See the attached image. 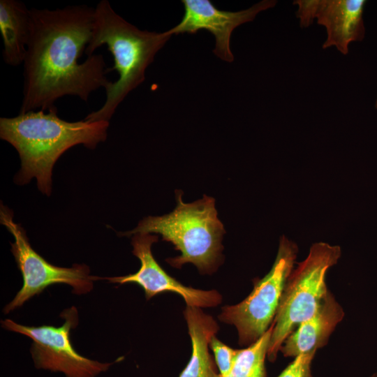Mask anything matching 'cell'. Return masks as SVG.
Returning a JSON list of instances; mask_svg holds the SVG:
<instances>
[{
  "label": "cell",
  "instance_id": "9a60e30c",
  "mask_svg": "<svg viewBox=\"0 0 377 377\" xmlns=\"http://www.w3.org/2000/svg\"><path fill=\"white\" fill-rule=\"evenodd\" d=\"M273 323L267 332L248 347L237 350L232 368L226 377H266L265 360L267 355ZM214 377H221L216 374Z\"/></svg>",
  "mask_w": 377,
  "mask_h": 377
},
{
  "label": "cell",
  "instance_id": "52a82bcc",
  "mask_svg": "<svg viewBox=\"0 0 377 377\" xmlns=\"http://www.w3.org/2000/svg\"><path fill=\"white\" fill-rule=\"evenodd\" d=\"M0 221L14 237V242L10 243L11 252L23 279L22 288L4 307V313L22 306L51 285L67 284L77 295L91 290L93 281L96 279L89 275L87 265L76 264L71 267H61L50 264L34 250L24 228L14 221L13 212L2 204Z\"/></svg>",
  "mask_w": 377,
  "mask_h": 377
},
{
  "label": "cell",
  "instance_id": "30bf717a",
  "mask_svg": "<svg viewBox=\"0 0 377 377\" xmlns=\"http://www.w3.org/2000/svg\"><path fill=\"white\" fill-rule=\"evenodd\" d=\"M184 13L181 22L168 30L170 35L194 34L200 30L210 32L215 38L213 52L221 59L232 62L234 56L230 41L233 30L242 24L253 21L260 12L273 8L274 0L261 1L249 8L237 12L217 8L209 0H182Z\"/></svg>",
  "mask_w": 377,
  "mask_h": 377
},
{
  "label": "cell",
  "instance_id": "ba28073f",
  "mask_svg": "<svg viewBox=\"0 0 377 377\" xmlns=\"http://www.w3.org/2000/svg\"><path fill=\"white\" fill-rule=\"evenodd\" d=\"M61 327H38L20 325L12 320H1L6 330L22 334L33 341L31 354L37 369L61 372L66 377H96L108 369L113 362L102 363L80 355L73 347L71 330L78 323L77 311L72 306L61 313Z\"/></svg>",
  "mask_w": 377,
  "mask_h": 377
},
{
  "label": "cell",
  "instance_id": "7c38bea8",
  "mask_svg": "<svg viewBox=\"0 0 377 377\" xmlns=\"http://www.w3.org/2000/svg\"><path fill=\"white\" fill-rule=\"evenodd\" d=\"M344 312L334 297L328 292L315 313L300 323L286 339L280 351L284 357H294L316 353L324 346Z\"/></svg>",
  "mask_w": 377,
  "mask_h": 377
},
{
  "label": "cell",
  "instance_id": "3957f363",
  "mask_svg": "<svg viewBox=\"0 0 377 377\" xmlns=\"http://www.w3.org/2000/svg\"><path fill=\"white\" fill-rule=\"evenodd\" d=\"M171 36L168 31L140 30L118 15L108 1H99L94 8L92 36L84 52L90 57L97 48L106 45L114 59V66L108 72L117 71L119 79L105 89L103 106L84 119L109 121L129 92L145 81L147 68Z\"/></svg>",
  "mask_w": 377,
  "mask_h": 377
},
{
  "label": "cell",
  "instance_id": "2e32d148",
  "mask_svg": "<svg viewBox=\"0 0 377 377\" xmlns=\"http://www.w3.org/2000/svg\"><path fill=\"white\" fill-rule=\"evenodd\" d=\"M209 347L214 354L216 364L219 370V374L221 377H226L232 368L237 350L224 344L216 336L212 338Z\"/></svg>",
  "mask_w": 377,
  "mask_h": 377
},
{
  "label": "cell",
  "instance_id": "8fae6325",
  "mask_svg": "<svg viewBox=\"0 0 377 377\" xmlns=\"http://www.w3.org/2000/svg\"><path fill=\"white\" fill-rule=\"evenodd\" d=\"M364 0H297L294 4L300 26L309 27L314 19L327 31L325 49L334 46L343 54L348 52L349 44L361 41L364 36L363 11Z\"/></svg>",
  "mask_w": 377,
  "mask_h": 377
},
{
  "label": "cell",
  "instance_id": "d6986e66",
  "mask_svg": "<svg viewBox=\"0 0 377 377\" xmlns=\"http://www.w3.org/2000/svg\"><path fill=\"white\" fill-rule=\"evenodd\" d=\"M376 108L377 109V98H376Z\"/></svg>",
  "mask_w": 377,
  "mask_h": 377
},
{
  "label": "cell",
  "instance_id": "9c48e42d",
  "mask_svg": "<svg viewBox=\"0 0 377 377\" xmlns=\"http://www.w3.org/2000/svg\"><path fill=\"white\" fill-rule=\"evenodd\" d=\"M158 236L151 234H135L132 237L133 253L140 261L139 270L122 276L108 277L111 283L125 284L133 283L142 287L147 300L163 292L179 294L186 306L214 307L222 300L221 294L215 290H204L186 286L170 276L156 262L151 253V245L158 241Z\"/></svg>",
  "mask_w": 377,
  "mask_h": 377
},
{
  "label": "cell",
  "instance_id": "277c9868",
  "mask_svg": "<svg viewBox=\"0 0 377 377\" xmlns=\"http://www.w3.org/2000/svg\"><path fill=\"white\" fill-rule=\"evenodd\" d=\"M183 193L176 191L177 205L170 213L161 216H147L132 230L121 236L135 234H160L162 239L171 242L181 255L167 259L174 267L192 263L200 272H214L221 261V244L225 233L218 219L215 200L206 195L191 203L182 200Z\"/></svg>",
  "mask_w": 377,
  "mask_h": 377
},
{
  "label": "cell",
  "instance_id": "4fadbf2b",
  "mask_svg": "<svg viewBox=\"0 0 377 377\" xmlns=\"http://www.w3.org/2000/svg\"><path fill=\"white\" fill-rule=\"evenodd\" d=\"M191 337L192 353L179 377H214L215 365L208 346L219 330L216 320L199 307L186 306L184 311Z\"/></svg>",
  "mask_w": 377,
  "mask_h": 377
},
{
  "label": "cell",
  "instance_id": "5b68a950",
  "mask_svg": "<svg viewBox=\"0 0 377 377\" xmlns=\"http://www.w3.org/2000/svg\"><path fill=\"white\" fill-rule=\"evenodd\" d=\"M341 248L325 242L311 245L307 257L293 269L273 321L267 358L274 362L286 339L316 311L327 290L325 276L341 257Z\"/></svg>",
  "mask_w": 377,
  "mask_h": 377
},
{
  "label": "cell",
  "instance_id": "5bb4252c",
  "mask_svg": "<svg viewBox=\"0 0 377 377\" xmlns=\"http://www.w3.org/2000/svg\"><path fill=\"white\" fill-rule=\"evenodd\" d=\"M31 10L17 0L0 1V31L3 39L2 56L9 66L24 62L31 32Z\"/></svg>",
  "mask_w": 377,
  "mask_h": 377
},
{
  "label": "cell",
  "instance_id": "7a4b0ae2",
  "mask_svg": "<svg viewBox=\"0 0 377 377\" xmlns=\"http://www.w3.org/2000/svg\"><path fill=\"white\" fill-rule=\"evenodd\" d=\"M107 121H68L57 114L56 106L0 118V138L18 152L21 168L14 177L17 184H28L33 178L39 191L50 195L54 165L68 149L83 145L94 149L107 138Z\"/></svg>",
  "mask_w": 377,
  "mask_h": 377
},
{
  "label": "cell",
  "instance_id": "e0dca14e",
  "mask_svg": "<svg viewBox=\"0 0 377 377\" xmlns=\"http://www.w3.org/2000/svg\"><path fill=\"white\" fill-rule=\"evenodd\" d=\"M314 355L308 353L296 356L277 377H313L311 364Z\"/></svg>",
  "mask_w": 377,
  "mask_h": 377
},
{
  "label": "cell",
  "instance_id": "ac0fdd59",
  "mask_svg": "<svg viewBox=\"0 0 377 377\" xmlns=\"http://www.w3.org/2000/svg\"><path fill=\"white\" fill-rule=\"evenodd\" d=\"M369 377H377V373L371 374Z\"/></svg>",
  "mask_w": 377,
  "mask_h": 377
},
{
  "label": "cell",
  "instance_id": "6da1fadb",
  "mask_svg": "<svg viewBox=\"0 0 377 377\" xmlns=\"http://www.w3.org/2000/svg\"><path fill=\"white\" fill-rule=\"evenodd\" d=\"M30 10L20 113L48 110L67 95L87 102L91 92L110 85L102 54L78 61L92 36L94 8L77 5Z\"/></svg>",
  "mask_w": 377,
  "mask_h": 377
},
{
  "label": "cell",
  "instance_id": "8992f818",
  "mask_svg": "<svg viewBox=\"0 0 377 377\" xmlns=\"http://www.w3.org/2000/svg\"><path fill=\"white\" fill-rule=\"evenodd\" d=\"M297 251L295 242L284 235L281 237L276 257L269 272L256 280L252 292L246 299L221 309L219 320L236 327L239 344L253 343L273 323Z\"/></svg>",
  "mask_w": 377,
  "mask_h": 377
}]
</instances>
